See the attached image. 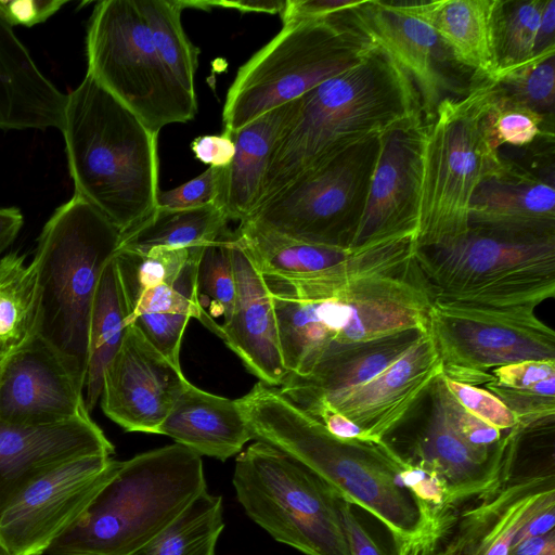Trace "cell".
<instances>
[{
	"label": "cell",
	"instance_id": "6da1fadb",
	"mask_svg": "<svg viewBox=\"0 0 555 555\" xmlns=\"http://www.w3.org/2000/svg\"><path fill=\"white\" fill-rule=\"evenodd\" d=\"M288 374L306 376L372 341L428 331L431 297L414 260L312 278L263 275Z\"/></svg>",
	"mask_w": 555,
	"mask_h": 555
},
{
	"label": "cell",
	"instance_id": "7a4b0ae2",
	"mask_svg": "<svg viewBox=\"0 0 555 555\" xmlns=\"http://www.w3.org/2000/svg\"><path fill=\"white\" fill-rule=\"evenodd\" d=\"M237 403L254 439L284 452L396 535L413 541L427 528L425 512L404 485L402 463L385 441L343 440L258 382Z\"/></svg>",
	"mask_w": 555,
	"mask_h": 555
},
{
	"label": "cell",
	"instance_id": "3957f363",
	"mask_svg": "<svg viewBox=\"0 0 555 555\" xmlns=\"http://www.w3.org/2000/svg\"><path fill=\"white\" fill-rule=\"evenodd\" d=\"M415 115L423 116L412 80L375 43L359 64L297 99L270 155L259 206L308 169Z\"/></svg>",
	"mask_w": 555,
	"mask_h": 555
},
{
	"label": "cell",
	"instance_id": "277c9868",
	"mask_svg": "<svg viewBox=\"0 0 555 555\" xmlns=\"http://www.w3.org/2000/svg\"><path fill=\"white\" fill-rule=\"evenodd\" d=\"M61 131L75 195L122 234L157 209L158 133L91 74L67 94Z\"/></svg>",
	"mask_w": 555,
	"mask_h": 555
},
{
	"label": "cell",
	"instance_id": "5b68a950",
	"mask_svg": "<svg viewBox=\"0 0 555 555\" xmlns=\"http://www.w3.org/2000/svg\"><path fill=\"white\" fill-rule=\"evenodd\" d=\"M202 456L179 443L119 466L47 555H128L206 491Z\"/></svg>",
	"mask_w": 555,
	"mask_h": 555
},
{
	"label": "cell",
	"instance_id": "8992f818",
	"mask_svg": "<svg viewBox=\"0 0 555 555\" xmlns=\"http://www.w3.org/2000/svg\"><path fill=\"white\" fill-rule=\"evenodd\" d=\"M121 236L102 212L74 194L55 209L37 241L33 261L40 288L38 335L85 377L93 298Z\"/></svg>",
	"mask_w": 555,
	"mask_h": 555
},
{
	"label": "cell",
	"instance_id": "52a82bcc",
	"mask_svg": "<svg viewBox=\"0 0 555 555\" xmlns=\"http://www.w3.org/2000/svg\"><path fill=\"white\" fill-rule=\"evenodd\" d=\"M350 10L283 25L238 68L223 105V131L233 133L359 64L375 42Z\"/></svg>",
	"mask_w": 555,
	"mask_h": 555
},
{
	"label": "cell",
	"instance_id": "ba28073f",
	"mask_svg": "<svg viewBox=\"0 0 555 555\" xmlns=\"http://www.w3.org/2000/svg\"><path fill=\"white\" fill-rule=\"evenodd\" d=\"M433 302L534 308L555 295V237L515 238L468 228L442 244L414 247Z\"/></svg>",
	"mask_w": 555,
	"mask_h": 555
},
{
	"label": "cell",
	"instance_id": "9c48e42d",
	"mask_svg": "<svg viewBox=\"0 0 555 555\" xmlns=\"http://www.w3.org/2000/svg\"><path fill=\"white\" fill-rule=\"evenodd\" d=\"M493 95V82L481 81L464 96L443 100L426 124L414 247L442 244L468 231L476 188L503 163L486 130Z\"/></svg>",
	"mask_w": 555,
	"mask_h": 555
},
{
	"label": "cell",
	"instance_id": "30bf717a",
	"mask_svg": "<svg viewBox=\"0 0 555 555\" xmlns=\"http://www.w3.org/2000/svg\"><path fill=\"white\" fill-rule=\"evenodd\" d=\"M513 442L499 480L456 503L417 540L403 541L399 555H508L524 539L555 526L554 464L517 470Z\"/></svg>",
	"mask_w": 555,
	"mask_h": 555
},
{
	"label": "cell",
	"instance_id": "8fae6325",
	"mask_svg": "<svg viewBox=\"0 0 555 555\" xmlns=\"http://www.w3.org/2000/svg\"><path fill=\"white\" fill-rule=\"evenodd\" d=\"M233 486L247 516L305 555H349L336 491L279 449L256 441L235 461Z\"/></svg>",
	"mask_w": 555,
	"mask_h": 555
},
{
	"label": "cell",
	"instance_id": "7c38bea8",
	"mask_svg": "<svg viewBox=\"0 0 555 555\" xmlns=\"http://www.w3.org/2000/svg\"><path fill=\"white\" fill-rule=\"evenodd\" d=\"M86 50L87 73L152 132L195 117L197 98L186 94L163 65L135 0L96 2Z\"/></svg>",
	"mask_w": 555,
	"mask_h": 555
},
{
	"label": "cell",
	"instance_id": "4fadbf2b",
	"mask_svg": "<svg viewBox=\"0 0 555 555\" xmlns=\"http://www.w3.org/2000/svg\"><path fill=\"white\" fill-rule=\"evenodd\" d=\"M378 147L374 137L308 169L244 221L295 240L352 248Z\"/></svg>",
	"mask_w": 555,
	"mask_h": 555
},
{
	"label": "cell",
	"instance_id": "5bb4252c",
	"mask_svg": "<svg viewBox=\"0 0 555 555\" xmlns=\"http://www.w3.org/2000/svg\"><path fill=\"white\" fill-rule=\"evenodd\" d=\"M428 331L443 376L479 386L492 371L525 360H555V333L534 308H482L433 302Z\"/></svg>",
	"mask_w": 555,
	"mask_h": 555
},
{
	"label": "cell",
	"instance_id": "9a60e30c",
	"mask_svg": "<svg viewBox=\"0 0 555 555\" xmlns=\"http://www.w3.org/2000/svg\"><path fill=\"white\" fill-rule=\"evenodd\" d=\"M203 247L146 253L118 248L114 255L129 324L179 367L186 324L199 314L196 274Z\"/></svg>",
	"mask_w": 555,
	"mask_h": 555
},
{
	"label": "cell",
	"instance_id": "2e32d148",
	"mask_svg": "<svg viewBox=\"0 0 555 555\" xmlns=\"http://www.w3.org/2000/svg\"><path fill=\"white\" fill-rule=\"evenodd\" d=\"M120 461L89 455L65 462L35 480L0 515L8 555H42L83 513Z\"/></svg>",
	"mask_w": 555,
	"mask_h": 555
},
{
	"label": "cell",
	"instance_id": "e0dca14e",
	"mask_svg": "<svg viewBox=\"0 0 555 555\" xmlns=\"http://www.w3.org/2000/svg\"><path fill=\"white\" fill-rule=\"evenodd\" d=\"M350 11L371 39L410 77L426 124L443 100L464 96L481 82L456 62L431 26L399 1L362 0Z\"/></svg>",
	"mask_w": 555,
	"mask_h": 555
},
{
	"label": "cell",
	"instance_id": "ac0fdd59",
	"mask_svg": "<svg viewBox=\"0 0 555 555\" xmlns=\"http://www.w3.org/2000/svg\"><path fill=\"white\" fill-rule=\"evenodd\" d=\"M426 122L415 115L379 135L364 211L352 247L415 234Z\"/></svg>",
	"mask_w": 555,
	"mask_h": 555
},
{
	"label": "cell",
	"instance_id": "d6986e66",
	"mask_svg": "<svg viewBox=\"0 0 555 555\" xmlns=\"http://www.w3.org/2000/svg\"><path fill=\"white\" fill-rule=\"evenodd\" d=\"M190 382L134 326L106 366L100 396L104 414L126 431L157 434Z\"/></svg>",
	"mask_w": 555,
	"mask_h": 555
},
{
	"label": "cell",
	"instance_id": "ffe728a7",
	"mask_svg": "<svg viewBox=\"0 0 555 555\" xmlns=\"http://www.w3.org/2000/svg\"><path fill=\"white\" fill-rule=\"evenodd\" d=\"M441 375V360L428 331L364 384L298 408L330 406L357 424L367 441L380 442L412 415Z\"/></svg>",
	"mask_w": 555,
	"mask_h": 555
},
{
	"label": "cell",
	"instance_id": "44dd1931",
	"mask_svg": "<svg viewBox=\"0 0 555 555\" xmlns=\"http://www.w3.org/2000/svg\"><path fill=\"white\" fill-rule=\"evenodd\" d=\"M85 382L72 362L37 335L2 365L0 422L42 425L72 420L88 411Z\"/></svg>",
	"mask_w": 555,
	"mask_h": 555
},
{
	"label": "cell",
	"instance_id": "7402d4cb",
	"mask_svg": "<svg viewBox=\"0 0 555 555\" xmlns=\"http://www.w3.org/2000/svg\"><path fill=\"white\" fill-rule=\"evenodd\" d=\"M439 379V378H438ZM438 379L427 392L426 414L403 435L386 444L404 464L426 470L443 483L451 503L473 498L494 485L507 459L511 434L504 449L485 456L469 448L455 433L441 403Z\"/></svg>",
	"mask_w": 555,
	"mask_h": 555
},
{
	"label": "cell",
	"instance_id": "603a6c76",
	"mask_svg": "<svg viewBox=\"0 0 555 555\" xmlns=\"http://www.w3.org/2000/svg\"><path fill=\"white\" fill-rule=\"evenodd\" d=\"M113 443L88 411L59 423L21 425L0 422V515L28 486L70 460L112 456Z\"/></svg>",
	"mask_w": 555,
	"mask_h": 555
},
{
	"label": "cell",
	"instance_id": "cb8c5ba5",
	"mask_svg": "<svg viewBox=\"0 0 555 555\" xmlns=\"http://www.w3.org/2000/svg\"><path fill=\"white\" fill-rule=\"evenodd\" d=\"M468 228L515 238L555 237L553 181L503 158L476 188Z\"/></svg>",
	"mask_w": 555,
	"mask_h": 555
},
{
	"label": "cell",
	"instance_id": "d4e9b609",
	"mask_svg": "<svg viewBox=\"0 0 555 555\" xmlns=\"http://www.w3.org/2000/svg\"><path fill=\"white\" fill-rule=\"evenodd\" d=\"M236 283L232 318L219 337L236 353L259 382L278 387L288 375L276 315L262 274L241 244L236 232L230 242Z\"/></svg>",
	"mask_w": 555,
	"mask_h": 555
},
{
	"label": "cell",
	"instance_id": "484cf974",
	"mask_svg": "<svg viewBox=\"0 0 555 555\" xmlns=\"http://www.w3.org/2000/svg\"><path fill=\"white\" fill-rule=\"evenodd\" d=\"M237 237L263 275L312 278L393 264L401 247L393 238L343 248L308 243L240 222Z\"/></svg>",
	"mask_w": 555,
	"mask_h": 555
},
{
	"label": "cell",
	"instance_id": "4316f807",
	"mask_svg": "<svg viewBox=\"0 0 555 555\" xmlns=\"http://www.w3.org/2000/svg\"><path fill=\"white\" fill-rule=\"evenodd\" d=\"M66 101L0 16V129L61 130Z\"/></svg>",
	"mask_w": 555,
	"mask_h": 555
},
{
	"label": "cell",
	"instance_id": "83f0119b",
	"mask_svg": "<svg viewBox=\"0 0 555 555\" xmlns=\"http://www.w3.org/2000/svg\"><path fill=\"white\" fill-rule=\"evenodd\" d=\"M157 434L194 451L225 461L254 439L237 400L202 390L191 383L179 396Z\"/></svg>",
	"mask_w": 555,
	"mask_h": 555
},
{
	"label": "cell",
	"instance_id": "f1b7e54d",
	"mask_svg": "<svg viewBox=\"0 0 555 555\" xmlns=\"http://www.w3.org/2000/svg\"><path fill=\"white\" fill-rule=\"evenodd\" d=\"M296 108L297 100H294L230 133L235 154L231 164L223 168L221 195L217 205L229 220L242 222L259 206L273 146Z\"/></svg>",
	"mask_w": 555,
	"mask_h": 555
},
{
	"label": "cell",
	"instance_id": "f546056e",
	"mask_svg": "<svg viewBox=\"0 0 555 555\" xmlns=\"http://www.w3.org/2000/svg\"><path fill=\"white\" fill-rule=\"evenodd\" d=\"M399 2L435 29L456 62L477 81L493 78L496 73L493 17L499 0Z\"/></svg>",
	"mask_w": 555,
	"mask_h": 555
},
{
	"label": "cell",
	"instance_id": "4dcf8cb0",
	"mask_svg": "<svg viewBox=\"0 0 555 555\" xmlns=\"http://www.w3.org/2000/svg\"><path fill=\"white\" fill-rule=\"evenodd\" d=\"M428 331L409 330L372 341L327 361L306 376L288 374L280 392L295 405L327 400L373 378Z\"/></svg>",
	"mask_w": 555,
	"mask_h": 555
},
{
	"label": "cell",
	"instance_id": "1f68e13d",
	"mask_svg": "<svg viewBox=\"0 0 555 555\" xmlns=\"http://www.w3.org/2000/svg\"><path fill=\"white\" fill-rule=\"evenodd\" d=\"M129 326V315L114 257L105 266L93 298L90 322L85 402L89 413L100 400L103 374Z\"/></svg>",
	"mask_w": 555,
	"mask_h": 555
},
{
	"label": "cell",
	"instance_id": "d6a6232c",
	"mask_svg": "<svg viewBox=\"0 0 555 555\" xmlns=\"http://www.w3.org/2000/svg\"><path fill=\"white\" fill-rule=\"evenodd\" d=\"M40 288L33 259L12 251L0 256V364L39 333Z\"/></svg>",
	"mask_w": 555,
	"mask_h": 555
},
{
	"label": "cell",
	"instance_id": "836d02e7",
	"mask_svg": "<svg viewBox=\"0 0 555 555\" xmlns=\"http://www.w3.org/2000/svg\"><path fill=\"white\" fill-rule=\"evenodd\" d=\"M229 218L215 205L188 209H157L140 225L122 234L118 248L146 253L153 248H196L216 241L229 229Z\"/></svg>",
	"mask_w": 555,
	"mask_h": 555
},
{
	"label": "cell",
	"instance_id": "e575fe53",
	"mask_svg": "<svg viewBox=\"0 0 555 555\" xmlns=\"http://www.w3.org/2000/svg\"><path fill=\"white\" fill-rule=\"evenodd\" d=\"M223 528L222 498L206 490L171 522L128 555H216L217 541Z\"/></svg>",
	"mask_w": 555,
	"mask_h": 555
},
{
	"label": "cell",
	"instance_id": "d590c367",
	"mask_svg": "<svg viewBox=\"0 0 555 555\" xmlns=\"http://www.w3.org/2000/svg\"><path fill=\"white\" fill-rule=\"evenodd\" d=\"M144 17L157 54L178 86L190 96L196 98L195 75L199 49L188 38L181 13L183 0H135Z\"/></svg>",
	"mask_w": 555,
	"mask_h": 555
},
{
	"label": "cell",
	"instance_id": "8d00e7d4",
	"mask_svg": "<svg viewBox=\"0 0 555 555\" xmlns=\"http://www.w3.org/2000/svg\"><path fill=\"white\" fill-rule=\"evenodd\" d=\"M232 231L202 249L196 274L197 320L217 336L230 322L236 297L235 275L231 259Z\"/></svg>",
	"mask_w": 555,
	"mask_h": 555
},
{
	"label": "cell",
	"instance_id": "74e56055",
	"mask_svg": "<svg viewBox=\"0 0 555 555\" xmlns=\"http://www.w3.org/2000/svg\"><path fill=\"white\" fill-rule=\"evenodd\" d=\"M544 3L545 0H499L493 17L496 73L533 56Z\"/></svg>",
	"mask_w": 555,
	"mask_h": 555
},
{
	"label": "cell",
	"instance_id": "f35d334b",
	"mask_svg": "<svg viewBox=\"0 0 555 555\" xmlns=\"http://www.w3.org/2000/svg\"><path fill=\"white\" fill-rule=\"evenodd\" d=\"M491 81L498 92L511 102L554 118L555 48L496 73Z\"/></svg>",
	"mask_w": 555,
	"mask_h": 555
},
{
	"label": "cell",
	"instance_id": "ab89813d",
	"mask_svg": "<svg viewBox=\"0 0 555 555\" xmlns=\"http://www.w3.org/2000/svg\"><path fill=\"white\" fill-rule=\"evenodd\" d=\"M486 130L492 146L499 152L504 145L528 147L541 140L553 141L554 118L511 102L494 86Z\"/></svg>",
	"mask_w": 555,
	"mask_h": 555
},
{
	"label": "cell",
	"instance_id": "60d3db41",
	"mask_svg": "<svg viewBox=\"0 0 555 555\" xmlns=\"http://www.w3.org/2000/svg\"><path fill=\"white\" fill-rule=\"evenodd\" d=\"M485 386L514 412L520 426L531 427L555 420V376L525 389H511L493 383Z\"/></svg>",
	"mask_w": 555,
	"mask_h": 555
},
{
	"label": "cell",
	"instance_id": "b9f144b4",
	"mask_svg": "<svg viewBox=\"0 0 555 555\" xmlns=\"http://www.w3.org/2000/svg\"><path fill=\"white\" fill-rule=\"evenodd\" d=\"M442 376V375H441ZM441 376L438 379L441 403L455 433L474 451L485 456L500 453L506 442L507 434L492 427L465 410L446 388Z\"/></svg>",
	"mask_w": 555,
	"mask_h": 555
},
{
	"label": "cell",
	"instance_id": "7bdbcfd3",
	"mask_svg": "<svg viewBox=\"0 0 555 555\" xmlns=\"http://www.w3.org/2000/svg\"><path fill=\"white\" fill-rule=\"evenodd\" d=\"M336 503L349 555H399L400 537L393 533L390 539H384L366 520L369 512L337 492Z\"/></svg>",
	"mask_w": 555,
	"mask_h": 555
},
{
	"label": "cell",
	"instance_id": "ee69618b",
	"mask_svg": "<svg viewBox=\"0 0 555 555\" xmlns=\"http://www.w3.org/2000/svg\"><path fill=\"white\" fill-rule=\"evenodd\" d=\"M448 391L470 414L502 431L518 425V418L496 396L487 389L441 376Z\"/></svg>",
	"mask_w": 555,
	"mask_h": 555
},
{
	"label": "cell",
	"instance_id": "f6af8a7d",
	"mask_svg": "<svg viewBox=\"0 0 555 555\" xmlns=\"http://www.w3.org/2000/svg\"><path fill=\"white\" fill-rule=\"evenodd\" d=\"M222 178L223 168L208 167L197 177L175 189L159 191L157 207L188 209L207 205L217 206L221 195Z\"/></svg>",
	"mask_w": 555,
	"mask_h": 555
},
{
	"label": "cell",
	"instance_id": "bcb514c9",
	"mask_svg": "<svg viewBox=\"0 0 555 555\" xmlns=\"http://www.w3.org/2000/svg\"><path fill=\"white\" fill-rule=\"evenodd\" d=\"M495 385L525 389L555 376V360H525L494 369L492 372Z\"/></svg>",
	"mask_w": 555,
	"mask_h": 555
},
{
	"label": "cell",
	"instance_id": "7dc6e473",
	"mask_svg": "<svg viewBox=\"0 0 555 555\" xmlns=\"http://www.w3.org/2000/svg\"><path fill=\"white\" fill-rule=\"evenodd\" d=\"M67 0H0V16L10 26L31 27L55 14Z\"/></svg>",
	"mask_w": 555,
	"mask_h": 555
},
{
	"label": "cell",
	"instance_id": "c3c4849f",
	"mask_svg": "<svg viewBox=\"0 0 555 555\" xmlns=\"http://www.w3.org/2000/svg\"><path fill=\"white\" fill-rule=\"evenodd\" d=\"M362 0H286L283 25L321 18L358 7Z\"/></svg>",
	"mask_w": 555,
	"mask_h": 555
},
{
	"label": "cell",
	"instance_id": "681fc988",
	"mask_svg": "<svg viewBox=\"0 0 555 555\" xmlns=\"http://www.w3.org/2000/svg\"><path fill=\"white\" fill-rule=\"evenodd\" d=\"M195 158L209 167H228L235 154V144L230 133L205 134L196 137L191 143Z\"/></svg>",
	"mask_w": 555,
	"mask_h": 555
},
{
	"label": "cell",
	"instance_id": "f907efd6",
	"mask_svg": "<svg viewBox=\"0 0 555 555\" xmlns=\"http://www.w3.org/2000/svg\"><path fill=\"white\" fill-rule=\"evenodd\" d=\"M209 7H218L223 9H234L243 13L257 12L278 14L282 13L286 5V0H221L208 1Z\"/></svg>",
	"mask_w": 555,
	"mask_h": 555
},
{
	"label": "cell",
	"instance_id": "816d5d0a",
	"mask_svg": "<svg viewBox=\"0 0 555 555\" xmlns=\"http://www.w3.org/2000/svg\"><path fill=\"white\" fill-rule=\"evenodd\" d=\"M555 48V0H545L534 42L533 55Z\"/></svg>",
	"mask_w": 555,
	"mask_h": 555
},
{
	"label": "cell",
	"instance_id": "f5cc1de1",
	"mask_svg": "<svg viewBox=\"0 0 555 555\" xmlns=\"http://www.w3.org/2000/svg\"><path fill=\"white\" fill-rule=\"evenodd\" d=\"M24 223L16 207H0V256L12 245Z\"/></svg>",
	"mask_w": 555,
	"mask_h": 555
},
{
	"label": "cell",
	"instance_id": "db71d44e",
	"mask_svg": "<svg viewBox=\"0 0 555 555\" xmlns=\"http://www.w3.org/2000/svg\"><path fill=\"white\" fill-rule=\"evenodd\" d=\"M0 555H8L1 545H0Z\"/></svg>",
	"mask_w": 555,
	"mask_h": 555
},
{
	"label": "cell",
	"instance_id": "11a10c76",
	"mask_svg": "<svg viewBox=\"0 0 555 555\" xmlns=\"http://www.w3.org/2000/svg\"><path fill=\"white\" fill-rule=\"evenodd\" d=\"M3 363H4V362H3ZM3 363H1V364H0V374H1V370H2V365H3Z\"/></svg>",
	"mask_w": 555,
	"mask_h": 555
}]
</instances>
